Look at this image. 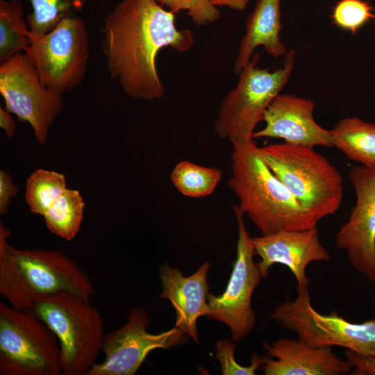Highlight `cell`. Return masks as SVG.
<instances>
[{
    "label": "cell",
    "instance_id": "obj_1",
    "mask_svg": "<svg viewBox=\"0 0 375 375\" xmlns=\"http://www.w3.org/2000/svg\"><path fill=\"white\" fill-rule=\"evenodd\" d=\"M175 14L157 0H122L106 15L101 49L110 76L135 100L153 101L165 94L156 68L159 51L190 50L194 38L178 29Z\"/></svg>",
    "mask_w": 375,
    "mask_h": 375
},
{
    "label": "cell",
    "instance_id": "obj_16",
    "mask_svg": "<svg viewBox=\"0 0 375 375\" xmlns=\"http://www.w3.org/2000/svg\"><path fill=\"white\" fill-rule=\"evenodd\" d=\"M262 346L268 355L262 356L265 375H342L351 373L347 360L334 353L331 347H316L302 340L282 338Z\"/></svg>",
    "mask_w": 375,
    "mask_h": 375
},
{
    "label": "cell",
    "instance_id": "obj_3",
    "mask_svg": "<svg viewBox=\"0 0 375 375\" xmlns=\"http://www.w3.org/2000/svg\"><path fill=\"white\" fill-rule=\"evenodd\" d=\"M228 186L238 199L237 208L267 235L317 227V222L297 202L268 167L254 140L233 146Z\"/></svg>",
    "mask_w": 375,
    "mask_h": 375
},
{
    "label": "cell",
    "instance_id": "obj_21",
    "mask_svg": "<svg viewBox=\"0 0 375 375\" xmlns=\"http://www.w3.org/2000/svg\"><path fill=\"white\" fill-rule=\"evenodd\" d=\"M171 181L181 194L190 198L210 195L222 179V172L183 160L178 162L170 174Z\"/></svg>",
    "mask_w": 375,
    "mask_h": 375
},
{
    "label": "cell",
    "instance_id": "obj_14",
    "mask_svg": "<svg viewBox=\"0 0 375 375\" xmlns=\"http://www.w3.org/2000/svg\"><path fill=\"white\" fill-rule=\"evenodd\" d=\"M250 242L261 258L258 265L263 278H267L273 265L282 264L290 269L299 289L308 288L306 274L308 264L331 260L328 251L320 242L317 227L250 236Z\"/></svg>",
    "mask_w": 375,
    "mask_h": 375
},
{
    "label": "cell",
    "instance_id": "obj_27",
    "mask_svg": "<svg viewBox=\"0 0 375 375\" xmlns=\"http://www.w3.org/2000/svg\"><path fill=\"white\" fill-rule=\"evenodd\" d=\"M236 344L231 340L223 339L215 344L216 359L220 364L223 375H254L261 367L262 357L253 353L251 364L248 366L240 365L235 360L234 352Z\"/></svg>",
    "mask_w": 375,
    "mask_h": 375
},
{
    "label": "cell",
    "instance_id": "obj_29",
    "mask_svg": "<svg viewBox=\"0 0 375 375\" xmlns=\"http://www.w3.org/2000/svg\"><path fill=\"white\" fill-rule=\"evenodd\" d=\"M19 191L17 185L13 182L9 173L4 170L0 171V214L4 215L8 212V207L12 197Z\"/></svg>",
    "mask_w": 375,
    "mask_h": 375
},
{
    "label": "cell",
    "instance_id": "obj_12",
    "mask_svg": "<svg viewBox=\"0 0 375 375\" xmlns=\"http://www.w3.org/2000/svg\"><path fill=\"white\" fill-rule=\"evenodd\" d=\"M150 322L143 308L131 310L126 324L105 333L101 348L105 358L86 375H134L152 351L168 349L188 341V336L176 326L159 333H150L147 331Z\"/></svg>",
    "mask_w": 375,
    "mask_h": 375
},
{
    "label": "cell",
    "instance_id": "obj_8",
    "mask_svg": "<svg viewBox=\"0 0 375 375\" xmlns=\"http://www.w3.org/2000/svg\"><path fill=\"white\" fill-rule=\"evenodd\" d=\"M27 53L42 83L60 94L78 86L90 59L89 33L85 21L71 15L53 28L35 34L28 28Z\"/></svg>",
    "mask_w": 375,
    "mask_h": 375
},
{
    "label": "cell",
    "instance_id": "obj_30",
    "mask_svg": "<svg viewBox=\"0 0 375 375\" xmlns=\"http://www.w3.org/2000/svg\"><path fill=\"white\" fill-rule=\"evenodd\" d=\"M0 126L4 130L8 138H12L16 129V124L10 112L1 106H0Z\"/></svg>",
    "mask_w": 375,
    "mask_h": 375
},
{
    "label": "cell",
    "instance_id": "obj_7",
    "mask_svg": "<svg viewBox=\"0 0 375 375\" xmlns=\"http://www.w3.org/2000/svg\"><path fill=\"white\" fill-rule=\"evenodd\" d=\"M59 341L33 310L0 303V374L60 375Z\"/></svg>",
    "mask_w": 375,
    "mask_h": 375
},
{
    "label": "cell",
    "instance_id": "obj_11",
    "mask_svg": "<svg viewBox=\"0 0 375 375\" xmlns=\"http://www.w3.org/2000/svg\"><path fill=\"white\" fill-rule=\"evenodd\" d=\"M238 223L236 258L227 286L223 293L207 296L209 313L206 316L226 324L232 340H243L254 328L256 315L251 307V297L263 278L253 257L254 249L243 219L244 214L233 205Z\"/></svg>",
    "mask_w": 375,
    "mask_h": 375
},
{
    "label": "cell",
    "instance_id": "obj_23",
    "mask_svg": "<svg viewBox=\"0 0 375 375\" xmlns=\"http://www.w3.org/2000/svg\"><path fill=\"white\" fill-rule=\"evenodd\" d=\"M66 190L64 174L39 169L26 179L25 200L31 212L42 216Z\"/></svg>",
    "mask_w": 375,
    "mask_h": 375
},
{
    "label": "cell",
    "instance_id": "obj_2",
    "mask_svg": "<svg viewBox=\"0 0 375 375\" xmlns=\"http://www.w3.org/2000/svg\"><path fill=\"white\" fill-rule=\"evenodd\" d=\"M10 229L0 222V294L10 305L33 310L42 299L69 292L90 301L96 290L88 275L58 249H19L8 242Z\"/></svg>",
    "mask_w": 375,
    "mask_h": 375
},
{
    "label": "cell",
    "instance_id": "obj_28",
    "mask_svg": "<svg viewBox=\"0 0 375 375\" xmlns=\"http://www.w3.org/2000/svg\"><path fill=\"white\" fill-rule=\"evenodd\" d=\"M344 356L351 367V374L375 375V357L347 349Z\"/></svg>",
    "mask_w": 375,
    "mask_h": 375
},
{
    "label": "cell",
    "instance_id": "obj_5",
    "mask_svg": "<svg viewBox=\"0 0 375 375\" xmlns=\"http://www.w3.org/2000/svg\"><path fill=\"white\" fill-rule=\"evenodd\" d=\"M260 57L259 53L253 56L238 75L236 85L219 103L215 131L219 137L228 140L232 146L253 140L256 126L264 120L267 107L290 79L296 52L288 50L283 65L274 71L258 67Z\"/></svg>",
    "mask_w": 375,
    "mask_h": 375
},
{
    "label": "cell",
    "instance_id": "obj_4",
    "mask_svg": "<svg viewBox=\"0 0 375 375\" xmlns=\"http://www.w3.org/2000/svg\"><path fill=\"white\" fill-rule=\"evenodd\" d=\"M258 151L268 167L317 222L338 210L343 197L342 176L313 147L283 142L258 147Z\"/></svg>",
    "mask_w": 375,
    "mask_h": 375
},
{
    "label": "cell",
    "instance_id": "obj_31",
    "mask_svg": "<svg viewBox=\"0 0 375 375\" xmlns=\"http://www.w3.org/2000/svg\"><path fill=\"white\" fill-rule=\"evenodd\" d=\"M217 7H228L230 9L242 11L246 9L250 0H212Z\"/></svg>",
    "mask_w": 375,
    "mask_h": 375
},
{
    "label": "cell",
    "instance_id": "obj_19",
    "mask_svg": "<svg viewBox=\"0 0 375 375\" xmlns=\"http://www.w3.org/2000/svg\"><path fill=\"white\" fill-rule=\"evenodd\" d=\"M333 147L349 159L375 168V124L351 117L338 121L330 131Z\"/></svg>",
    "mask_w": 375,
    "mask_h": 375
},
{
    "label": "cell",
    "instance_id": "obj_10",
    "mask_svg": "<svg viewBox=\"0 0 375 375\" xmlns=\"http://www.w3.org/2000/svg\"><path fill=\"white\" fill-rule=\"evenodd\" d=\"M0 93L6 110L19 121L28 123L37 141L44 144L63 101L62 94L42 83L26 52L1 62Z\"/></svg>",
    "mask_w": 375,
    "mask_h": 375
},
{
    "label": "cell",
    "instance_id": "obj_24",
    "mask_svg": "<svg viewBox=\"0 0 375 375\" xmlns=\"http://www.w3.org/2000/svg\"><path fill=\"white\" fill-rule=\"evenodd\" d=\"M32 11L27 15L31 32L43 34L53 28L62 19L81 12L86 0H28Z\"/></svg>",
    "mask_w": 375,
    "mask_h": 375
},
{
    "label": "cell",
    "instance_id": "obj_13",
    "mask_svg": "<svg viewBox=\"0 0 375 375\" xmlns=\"http://www.w3.org/2000/svg\"><path fill=\"white\" fill-rule=\"evenodd\" d=\"M349 178L356 203L348 220L335 233V244L346 251L354 269L375 281V168L351 166Z\"/></svg>",
    "mask_w": 375,
    "mask_h": 375
},
{
    "label": "cell",
    "instance_id": "obj_6",
    "mask_svg": "<svg viewBox=\"0 0 375 375\" xmlns=\"http://www.w3.org/2000/svg\"><path fill=\"white\" fill-rule=\"evenodd\" d=\"M33 310L59 341L62 374L86 375L96 363L105 335L97 309L74 293L60 292L42 299Z\"/></svg>",
    "mask_w": 375,
    "mask_h": 375
},
{
    "label": "cell",
    "instance_id": "obj_18",
    "mask_svg": "<svg viewBox=\"0 0 375 375\" xmlns=\"http://www.w3.org/2000/svg\"><path fill=\"white\" fill-rule=\"evenodd\" d=\"M281 0H257L254 10L247 17L246 32L240 42L233 66L238 76L251 60L258 47L274 58L288 51L280 38L283 25L281 21Z\"/></svg>",
    "mask_w": 375,
    "mask_h": 375
},
{
    "label": "cell",
    "instance_id": "obj_26",
    "mask_svg": "<svg viewBox=\"0 0 375 375\" xmlns=\"http://www.w3.org/2000/svg\"><path fill=\"white\" fill-rule=\"evenodd\" d=\"M167 10L176 14L185 11L197 26L213 24L221 17V12L212 0H157Z\"/></svg>",
    "mask_w": 375,
    "mask_h": 375
},
{
    "label": "cell",
    "instance_id": "obj_9",
    "mask_svg": "<svg viewBox=\"0 0 375 375\" xmlns=\"http://www.w3.org/2000/svg\"><path fill=\"white\" fill-rule=\"evenodd\" d=\"M297 290L296 299L280 303L272 313V319L310 345L338 346L375 357V319L355 323L335 311L322 314L312 306L308 288Z\"/></svg>",
    "mask_w": 375,
    "mask_h": 375
},
{
    "label": "cell",
    "instance_id": "obj_20",
    "mask_svg": "<svg viewBox=\"0 0 375 375\" xmlns=\"http://www.w3.org/2000/svg\"><path fill=\"white\" fill-rule=\"evenodd\" d=\"M85 202L77 190H67L47 208L42 217L49 230L72 241L81 226Z\"/></svg>",
    "mask_w": 375,
    "mask_h": 375
},
{
    "label": "cell",
    "instance_id": "obj_22",
    "mask_svg": "<svg viewBox=\"0 0 375 375\" xmlns=\"http://www.w3.org/2000/svg\"><path fill=\"white\" fill-rule=\"evenodd\" d=\"M23 7L18 0H0V62L25 52L29 39Z\"/></svg>",
    "mask_w": 375,
    "mask_h": 375
},
{
    "label": "cell",
    "instance_id": "obj_17",
    "mask_svg": "<svg viewBox=\"0 0 375 375\" xmlns=\"http://www.w3.org/2000/svg\"><path fill=\"white\" fill-rule=\"evenodd\" d=\"M210 267V262L206 260L189 276H185L179 269L168 263L159 268L162 288L159 297L170 301L176 312L175 326L197 344V319L209 313L207 276Z\"/></svg>",
    "mask_w": 375,
    "mask_h": 375
},
{
    "label": "cell",
    "instance_id": "obj_15",
    "mask_svg": "<svg viewBox=\"0 0 375 375\" xmlns=\"http://www.w3.org/2000/svg\"><path fill=\"white\" fill-rule=\"evenodd\" d=\"M314 102L293 94H278L267 107L265 126L253 133V139L280 138L292 145L333 147L331 131L315 120Z\"/></svg>",
    "mask_w": 375,
    "mask_h": 375
},
{
    "label": "cell",
    "instance_id": "obj_25",
    "mask_svg": "<svg viewBox=\"0 0 375 375\" xmlns=\"http://www.w3.org/2000/svg\"><path fill=\"white\" fill-rule=\"evenodd\" d=\"M331 19L333 24L355 35L367 23L375 19V9L364 0H340L333 8Z\"/></svg>",
    "mask_w": 375,
    "mask_h": 375
}]
</instances>
